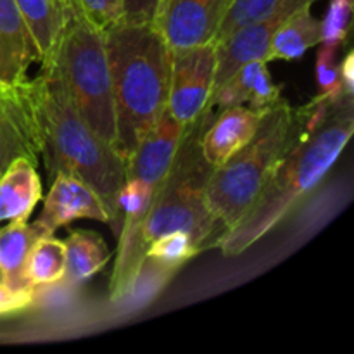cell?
I'll use <instances>...</instances> for the list:
<instances>
[{"label":"cell","mask_w":354,"mask_h":354,"mask_svg":"<svg viewBox=\"0 0 354 354\" xmlns=\"http://www.w3.org/2000/svg\"><path fill=\"white\" fill-rule=\"evenodd\" d=\"M354 131L353 95L315 102L304 109L303 124L265 187L237 225L225 230L216 248L237 256L273 230L325 178Z\"/></svg>","instance_id":"cell-1"},{"label":"cell","mask_w":354,"mask_h":354,"mask_svg":"<svg viewBox=\"0 0 354 354\" xmlns=\"http://www.w3.org/2000/svg\"><path fill=\"white\" fill-rule=\"evenodd\" d=\"M116 116V151L124 162L168 106L171 50L154 23H120L104 33Z\"/></svg>","instance_id":"cell-2"},{"label":"cell","mask_w":354,"mask_h":354,"mask_svg":"<svg viewBox=\"0 0 354 354\" xmlns=\"http://www.w3.org/2000/svg\"><path fill=\"white\" fill-rule=\"evenodd\" d=\"M40 80L47 169L54 175L69 173L88 183L120 225L118 196L127 180V162L80 116L54 69L41 68Z\"/></svg>","instance_id":"cell-3"},{"label":"cell","mask_w":354,"mask_h":354,"mask_svg":"<svg viewBox=\"0 0 354 354\" xmlns=\"http://www.w3.org/2000/svg\"><path fill=\"white\" fill-rule=\"evenodd\" d=\"M303 118L304 111H294L280 100L263 113L254 137L225 165L213 169L206 199L225 230L237 225L252 206L272 169L296 138Z\"/></svg>","instance_id":"cell-4"},{"label":"cell","mask_w":354,"mask_h":354,"mask_svg":"<svg viewBox=\"0 0 354 354\" xmlns=\"http://www.w3.org/2000/svg\"><path fill=\"white\" fill-rule=\"evenodd\" d=\"M45 68L54 69L86 124L116 149V116L104 35L73 14Z\"/></svg>","instance_id":"cell-5"},{"label":"cell","mask_w":354,"mask_h":354,"mask_svg":"<svg viewBox=\"0 0 354 354\" xmlns=\"http://www.w3.org/2000/svg\"><path fill=\"white\" fill-rule=\"evenodd\" d=\"M199 121L187 128L168 176L145 218V244L169 232L180 230L187 232L201 248L218 225L206 199V185L213 168L201 156V133H197Z\"/></svg>","instance_id":"cell-6"},{"label":"cell","mask_w":354,"mask_h":354,"mask_svg":"<svg viewBox=\"0 0 354 354\" xmlns=\"http://www.w3.org/2000/svg\"><path fill=\"white\" fill-rule=\"evenodd\" d=\"M45 123L41 80L0 83V173L16 158H44Z\"/></svg>","instance_id":"cell-7"},{"label":"cell","mask_w":354,"mask_h":354,"mask_svg":"<svg viewBox=\"0 0 354 354\" xmlns=\"http://www.w3.org/2000/svg\"><path fill=\"white\" fill-rule=\"evenodd\" d=\"M161 187L145 183L144 180L127 176L118 196L120 235H118V258L111 277V299L127 297L137 286L145 266L144 225L152 203Z\"/></svg>","instance_id":"cell-8"},{"label":"cell","mask_w":354,"mask_h":354,"mask_svg":"<svg viewBox=\"0 0 354 354\" xmlns=\"http://www.w3.org/2000/svg\"><path fill=\"white\" fill-rule=\"evenodd\" d=\"M168 113L185 127L201 120L209 107L216 75V45L171 52Z\"/></svg>","instance_id":"cell-9"},{"label":"cell","mask_w":354,"mask_h":354,"mask_svg":"<svg viewBox=\"0 0 354 354\" xmlns=\"http://www.w3.org/2000/svg\"><path fill=\"white\" fill-rule=\"evenodd\" d=\"M235 0H162L154 24L171 52L214 44Z\"/></svg>","instance_id":"cell-10"},{"label":"cell","mask_w":354,"mask_h":354,"mask_svg":"<svg viewBox=\"0 0 354 354\" xmlns=\"http://www.w3.org/2000/svg\"><path fill=\"white\" fill-rule=\"evenodd\" d=\"M76 220H93L120 228L102 197L88 183L69 173H55L37 221L47 234H54Z\"/></svg>","instance_id":"cell-11"},{"label":"cell","mask_w":354,"mask_h":354,"mask_svg":"<svg viewBox=\"0 0 354 354\" xmlns=\"http://www.w3.org/2000/svg\"><path fill=\"white\" fill-rule=\"evenodd\" d=\"M187 128L189 127L176 121L166 109L161 120L142 138L127 161V176H135L149 185L161 187L175 161Z\"/></svg>","instance_id":"cell-12"},{"label":"cell","mask_w":354,"mask_h":354,"mask_svg":"<svg viewBox=\"0 0 354 354\" xmlns=\"http://www.w3.org/2000/svg\"><path fill=\"white\" fill-rule=\"evenodd\" d=\"M289 14H277V16L259 21V23L245 24L214 44L216 45L214 90L223 85L242 66L252 61H266L273 33Z\"/></svg>","instance_id":"cell-13"},{"label":"cell","mask_w":354,"mask_h":354,"mask_svg":"<svg viewBox=\"0 0 354 354\" xmlns=\"http://www.w3.org/2000/svg\"><path fill=\"white\" fill-rule=\"evenodd\" d=\"M261 113L248 106H232L220 109L216 120L201 133V156L211 168H220L237 154L252 137L261 121Z\"/></svg>","instance_id":"cell-14"},{"label":"cell","mask_w":354,"mask_h":354,"mask_svg":"<svg viewBox=\"0 0 354 354\" xmlns=\"http://www.w3.org/2000/svg\"><path fill=\"white\" fill-rule=\"evenodd\" d=\"M280 85L273 82L268 71L266 61H252L235 71L223 85L213 92L209 106H218L220 109L232 106L251 107L252 111L265 113L270 107L280 102Z\"/></svg>","instance_id":"cell-15"},{"label":"cell","mask_w":354,"mask_h":354,"mask_svg":"<svg viewBox=\"0 0 354 354\" xmlns=\"http://www.w3.org/2000/svg\"><path fill=\"white\" fill-rule=\"evenodd\" d=\"M37 61V48L16 0H0V83L26 78Z\"/></svg>","instance_id":"cell-16"},{"label":"cell","mask_w":354,"mask_h":354,"mask_svg":"<svg viewBox=\"0 0 354 354\" xmlns=\"http://www.w3.org/2000/svg\"><path fill=\"white\" fill-rule=\"evenodd\" d=\"M41 199L37 162L16 158L0 173V225L26 221Z\"/></svg>","instance_id":"cell-17"},{"label":"cell","mask_w":354,"mask_h":354,"mask_svg":"<svg viewBox=\"0 0 354 354\" xmlns=\"http://www.w3.org/2000/svg\"><path fill=\"white\" fill-rule=\"evenodd\" d=\"M16 6L33 38L37 61L45 68L50 64L73 14H69L59 0H16Z\"/></svg>","instance_id":"cell-18"},{"label":"cell","mask_w":354,"mask_h":354,"mask_svg":"<svg viewBox=\"0 0 354 354\" xmlns=\"http://www.w3.org/2000/svg\"><path fill=\"white\" fill-rule=\"evenodd\" d=\"M322 41V21L310 6H303L286 17L275 30L266 62L294 61Z\"/></svg>","instance_id":"cell-19"},{"label":"cell","mask_w":354,"mask_h":354,"mask_svg":"<svg viewBox=\"0 0 354 354\" xmlns=\"http://www.w3.org/2000/svg\"><path fill=\"white\" fill-rule=\"evenodd\" d=\"M41 235H52L41 228L38 221H12L0 230V265L6 272L7 287L14 290H28L33 287L28 286L24 277L28 254L35 242Z\"/></svg>","instance_id":"cell-20"},{"label":"cell","mask_w":354,"mask_h":354,"mask_svg":"<svg viewBox=\"0 0 354 354\" xmlns=\"http://www.w3.org/2000/svg\"><path fill=\"white\" fill-rule=\"evenodd\" d=\"M66 244V279L83 282L97 275L111 258L106 242L97 232L75 230L68 235Z\"/></svg>","instance_id":"cell-21"},{"label":"cell","mask_w":354,"mask_h":354,"mask_svg":"<svg viewBox=\"0 0 354 354\" xmlns=\"http://www.w3.org/2000/svg\"><path fill=\"white\" fill-rule=\"evenodd\" d=\"M24 277L28 286H54L66 279V244L54 235H41L28 254Z\"/></svg>","instance_id":"cell-22"},{"label":"cell","mask_w":354,"mask_h":354,"mask_svg":"<svg viewBox=\"0 0 354 354\" xmlns=\"http://www.w3.org/2000/svg\"><path fill=\"white\" fill-rule=\"evenodd\" d=\"M317 0H235L221 24L214 44L223 40L237 28L251 23H259L277 14H289L303 6H313Z\"/></svg>","instance_id":"cell-23"},{"label":"cell","mask_w":354,"mask_h":354,"mask_svg":"<svg viewBox=\"0 0 354 354\" xmlns=\"http://www.w3.org/2000/svg\"><path fill=\"white\" fill-rule=\"evenodd\" d=\"M201 251L187 232H169L145 248V263L152 261L165 270H175Z\"/></svg>","instance_id":"cell-24"},{"label":"cell","mask_w":354,"mask_h":354,"mask_svg":"<svg viewBox=\"0 0 354 354\" xmlns=\"http://www.w3.org/2000/svg\"><path fill=\"white\" fill-rule=\"evenodd\" d=\"M75 14L104 35L123 23V0H75Z\"/></svg>","instance_id":"cell-25"},{"label":"cell","mask_w":354,"mask_h":354,"mask_svg":"<svg viewBox=\"0 0 354 354\" xmlns=\"http://www.w3.org/2000/svg\"><path fill=\"white\" fill-rule=\"evenodd\" d=\"M334 47H325L322 45L317 55V82H318V95L315 102H335L341 97L348 95L342 85L339 64L335 61Z\"/></svg>","instance_id":"cell-26"},{"label":"cell","mask_w":354,"mask_h":354,"mask_svg":"<svg viewBox=\"0 0 354 354\" xmlns=\"http://www.w3.org/2000/svg\"><path fill=\"white\" fill-rule=\"evenodd\" d=\"M351 10L353 0H330L322 21V45L337 48L346 40L351 24Z\"/></svg>","instance_id":"cell-27"},{"label":"cell","mask_w":354,"mask_h":354,"mask_svg":"<svg viewBox=\"0 0 354 354\" xmlns=\"http://www.w3.org/2000/svg\"><path fill=\"white\" fill-rule=\"evenodd\" d=\"M161 0H123L124 23H154Z\"/></svg>","instance_id":"cell-28"},{"label":"cell","mask_w":354,"mask_h":354,"mask_svg":"<svg viewBox=\"0 0 354 354\" xmlns=\"http://www.w3.org/2000/svg\"><path fill=\"white\" fill-rule=\"evenodd\" d=\"M35 303V289L14 290L7 286H0V315L16 313L26 310Z\"/></svg>","instance_id":"cell-29"},{"label":"cell","mask_w":354,"mask_h":354,"mask_svg":"<svg viewBox=\"0 0 354 354\" xmlns=\"http://www.w3.org/2000/svg\"><path fill=\"white\" fill-rule=\"evenodd\" d=\"M339 73H341L342 85H344V90L348 95H353L354 93V54L353 52H348L344 55V59L341 61V66H339Z\"/></svg>","instance_id":"cell-30"},{"label":"cell","mask_w":354,"mask_h":354,"mask_svg":"<svg viewBox=\"0 0 354 354\" xmlns=\"http://www.w3.org/2000/svg\"><path fill=\"white\" fill-rule=\"evenodd\" d=\"M59 2L69 14H75V0H59Z\"/></svg>","instance_id":"cell-31"},{"label":"cell","mask_w":354,"mask_h":354,"mask_svg":"<svg viewBox=\"0 0 354 354\" xmlns=\"http://www.w3.org/2000/svg\"><path fill=\"white\" fill-rule=\"evenodd\" d=\"M7 286V280H6V272H3V268H2V265H0V286Z\"/></svg>","instance_id":"cell-32"},{"label":"cell","mask_w":354,"mask_h":354,"mask_svg":"<svg viewBox=\"0 0 354 354\" xmlns=\"http://www.w3.org/2000/svg\"><path fill=\"white\" fill-rule=\"evenodd\" d=\"M161 3H162V0H161ZM161 3H159V7H161Z\"/></svg>","instance_id":"cell-33"}]
</instances>
